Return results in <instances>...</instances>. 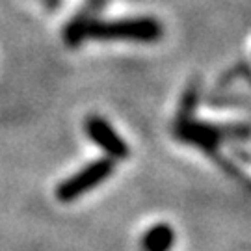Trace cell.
<instances>
[{
    "label": "cell",
    "mask_w": 251,
    "mask_h": 251,
    "mask_svg": "<svg viewBox=\"0 0 251 251\" xmlns=\"http://www.w3.org/2000/svg\"><path fill=\"white\" fill-rule=\"evenodd\" d=\"M173 134L177 140L199 147L206 154H216L220 145L225 140H242L248 142L250 138V125L248 123H227L216 125L208 121H199L194 116H177Z\"/></svg>",
    "instance_id": "1"
},
{
    "label": "cell",
    "mask_w": 251,
    "mask_h": 251,
    "mask_svg": "<svg viewBox=\"0 0 251 251\" xmlns=\"http://www.w3.org/2000/svg\"><path fill=\"white\" fill-rule=\"evenodd\" d=\"M114 170H116V160H112L108 156L95 158L93 162L86 164L82 170L73 173L71 177L62 180L56 186L54 196L60 203H73L110 179Z\"/></svg>",
    "instance_id": "3"
},
{
    "label": "cell",
    "mask_w": 251,
    "mask_h": 251,
    "mask_svg": "<svg viewBox=\"0 0 251 251\" xmlns=\"http://www.w3.org/2000/svg\"><path fill=\"white\" fill-rule=\"evenodd\" d=\"M84 132L93 144L112 160H125L130 156L128 144L119 136L110 121L100 116H90L84 121Z\"/></svg>",
    "instance_id": "4"
},
{
    "label": "cell",
    "mask_w": 251,
    "mask_h": 251,
    "mask_svg": "<svg viewBox=\"0 0 251 251\" xmlns=\"http://www.w3.org/2000/svg\"><path fill=\"white\" fill-rule=\"evenodd\" d=\"M175 229L170 224H154L149 227L140 240V248L142 251H171L175 246Z\"/></svg>",
    "instance_id": "5"
},
{
    "label": "cell",
    "mask_w": 251,
    "mask_h": 251,
    "mask_svg": "<svg viewBox=\"0 0 251 251\" xmlns=\"http://www.w3.org/2000/svg\"><path fill=\"white\" fill-rule=\"evenodd\" d=\"M164 36V26L154 17H126L116 21L88 19L86 37L97 41H134L156 43Z\"/></svg>",
    "instance_id": "2"
},
{
    "label": "cell",
    "mask_w": 251,
    "mask_h": 251,
    "mask_svg": "<svg viewBox=\"0 0 251 251\" xmlns=\"http://www.w3.org/2000/svg\"><path fill=\"white\" fill-rule=\"evenodd\" d=\"M86 26H88V19H76V21H71L67 25L65 34H63L67 47H78L84 39H88L86 37Z\"/></svg>",
    "instance_id": "6"
}]
</instances>
